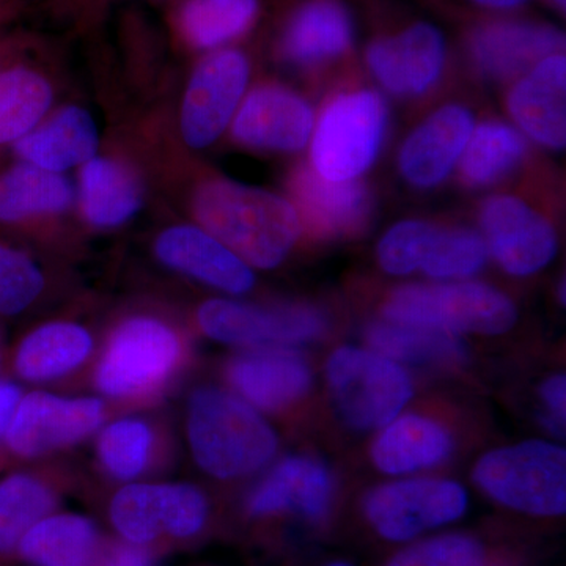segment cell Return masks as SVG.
Returning a JSON list of instances; mask_svg holds the SVG:
<instances>
[{"label": "cell", "instance_id": "obj_1", "mask_svg": "<svg viewBox=\"0 0 566 566\" xmlns=\"http://www.w3.org/2000/svg\"><path fill=\"white\" fill-rule=\"evenodd\" d=\"M193 207L205 229L241 260L263 270L277 266L300 238V216L292 205L260 189L207 182Z\"/></svg>", "mask_w": 566, "mask_h": 566}, {"label": "cell", "instance_id": "obj_2", "mask_svg": "<svg viewBox=\"0 0 566 566\" xmlns=\"http://www.w3.org/2000/svg\"><path fill=\"white\" fill-rule=\"evenodd\" d=\"M188 434L197 463L219 479L252 474L277 449L270 424L251 406L223 390L193 394Z\"/></svg>", "mask_w": 566, "mask_h": 566}, {"label": "cell", "instance_id": "obj_3", "mask_svg": "<svg viewBox=\"0 0 566 566\" xmlns=\"http://www.w3.org/2000/svg\"><path fill=\"white\" fill-rule=\"evenodd\" d=\"M475 482L499 504L536 516L564 515L566 455L542 441L486 453L475 465Z\"/></svg>", "mask_w": 566, "mask_h": 566}, {"label": "cell", "instance_id": "obj_4", "mask_svg": "<svg viewBox=\"0 0 566 566\" xmlns=\"http://www.w3.org/2000/svg\"><path fill=\"white\" fill-rule=\"evenodd\" d=\"M392 323L457 333L502 334L516 322V308L504 294L482 283L408 285L385 307Z\"/></svg>", "mask_w": 566, "mask_h": 566}, {"label": "cell", "instance_id": "obj_5", "mask_svg": "<svg viewBox=\"0 0 566 566\" xmlns=\"http://www.w3.org/2000/svg\"><path fill=\"white\" fill-rule=\"evenodd\" d=\"M327 381L346 422L363 430L392 422L412 394L403 368L385 356L352 346L331 356Z\"/></svg>", "mask_w": 566, "mask_h": 566}, {"label": "cell", "instance_id": "obj_6", "mask_svg": "<svg viewBox=\"0 0 566 566\" xmlns=\"http://www.w3.org/2000/svg\"><path fill=\"white\" fill-rule=\"evenodd\" d=\"M387 111L375 92L340 96L324 111L316 129V172L331 181H349L375 161L385 136Z\"/></svg>", "mask_w": 566, "mask_h": 566}, {"label": "cell", "instance_id": "obj_7", "mask_svg": "<svg viewBox=\"0 0 566 566\" xmlns=\"http://www.w3.org/2000/svg\"><path fill=\"white\" fill-rule=\"evenodd\" d=\"M177 335L151 318H134L112 335L98 367L99 389L111 397H132L155 389L180 359Z\"/></svg>", "mask_w": 566, "mask_h": 566}, {"label": "cell", "instance_id": "obj_8", "mask_svg": "<svg viewBox=\"0 0 566 566\" xmlns=\"http://www.w3.org/2000/svg\"><path fill=\"white\" fill-rule=\"evenodd\" d=\"M464 488L447 480H406L376 488L365 501V515L379 535L408 542L430 528L464 515Z\"/></svg>", "mask_w": 566, "mask_h": 566}, {"label": "cell", "instance_id": "obj_9", "mask_svg": "<svg viewBox=\"0 0 566 566\" xmlns=\"http://www.w3.org/2000/svg\"><path fill=\"white\" fill-rule=\"evenodd\" d=\"M208 502L191 485H147L123 488L111 505V520L123 538L133 545H147L167 534L189 538L202 531Z\"/></svg>", "mask_w": 566, "mask_h": 566}, {"label": "cell", "instance_id": "obj_10", "mask_svg": "<svg viewBox=\"0 0 566 566\" xmlns=\"http://www.w3.org/2000/svg\"><path fill=\"white\" fill-rule=\"evenodd\" d=\"M243 52H212L193 73L181 112V132L192 148H203L229 125L248 84Z\"/></svg>", "mask_w": 566, "mask_h": 566}, {"label": "cell", "instance_id": "obj_11", "mask_svg": "<svg viewBox=\"0 0 566 566\" xmlns=\"http://www.w3.org/2000/svg\"><path fill=\"white\" fill-rule=\"evenodd\" d=\"M96 398H61L35 392L22 398L7 444L21 457H36L91 434L103 420Z\"/></svg>", "mask_w": 566, "mask_h": 566}, {"label": "cell", "instance_id": "obj_12", "mask_svg": "<svg viewBox=\"0 0 566 566\" xmlns=\"http://www.w3.org/2000/svg\"><path fill=\"white\" fill-rule=\"evenodd\" d=\"M203 333L238 345L296 344L318 337L324 319L311 307L259 308L216 300L199 312Z\"/></svg>", "mask_w": 566, "mask_h": 566}, {"label": "cell", "instance_id": "obj_13", "mask_svg": "<svg viewBox=\"0 0 566 566\" xmlns=\"http://www.w3.org/2000/svg\"><path fill=\"white\" fill-rule=\"evenodd\" d=\"M480 221L491 251L510 274H534L556 256L557 237L551 223L515 197L488 200Z\"/></svg>", "mask_w": 566, "mask_h": 566}, {"label": "cell", "instance_id": "obj_14", "mask_svg": "<svg viewBox=\"0 0 566 566\" xmlns=\"http://www.w3.org/2000/svg\"><path fill=\"white\" fill-rule=\"evenodd\" d=\"M444 36L428 22H417L368 46L367 62L389 91L416 95L430 87L444 69Z\"/></svg>", "mask_w": 566, "mask_h": 566}, {"label": "cell", "instance_id": "obj_15", "mask_svg": "<svg viewBox=\"0 0 566 566\" xmlns=\"http://www.w3.org/2000/svg\"><path fill=\"white\" fill-rule=\"evenodd\" d=\"M564 43L562 32L551 25L495 21L472 32L469 50L483 73L505 80L558 54Z\"/></svg>", "mask_w": 566, "mask_h": 566}, {"label": "cell", "instance_id": "obj_16", "mask_svg": "<svg viewBox=\"0 0 566 566\" xmlns=\"http://www.w3.org/2000/svg\"><path fill=\"white\" fill-rule=\"evenodd\" d=\"M312 125L311 107L300 96L283 88L264 87L245 99L233 134L249 147L293 151L307 144Z\"/></svg>", "mask_w": 566, "mask_h": 566}, {"label": "cell", "instance_id": "obj_17", "mask_svg": "<svg viewBox=\"0 0 566 566\" xmlns=\"http://www.w3.org/2000/svg\"><path fill=\"white\" fill-rule=\"evenodd\" d=\"M292 192L304 221L319 237L359 233L370 219V193L359 182L326 180L303 167L293 175Z\"/></svg>", "mask_w": 566, "mask_h": 566}, {"label": "cell", "instance_id": "obj_18", "mask_svg": "<svg viewBox=\"0 0 566 566\" xmlns=\"http://www.w3.org/2000/svg\"><path fill=\"white\" fill-rule=\"evenodd\" d=\"M566 61L564 55H549L536 63L512 95L510 112L521 128L539 144L564 148L566 139Z\"/></svg>", "mask_w": 566, "mask_h": 566}, {"label": "cell", "instance_id": "obj_19", "mask_svg": "<svg viewBox=\"0 0 566 566\" xmlns=\"http://www.w3.org/2000/svg\"><path fill=\"white\" fill-rule=\"evenodd\" d=\"M156 253L167 266L229 293H244L253 285L252 271L237 253L193 227L164 232Z\"/></svg>", "mask_w": 566, "mask_h": 566}, {"label": "cell", "instance_id": "obj_20", "mask_svg": "<svg viewBox=\"0 0 566 566\" xmlns=\"http://www.w3.org/2000/svg\"><path fill=\"white\" fill-rule=\"evenodd\" d=\"M471 114L460 106L436 112L408 140L400 155L401 172L412 185H438L471 139Z\"/></svg>", "mask_w": 566, "mask_h": 566}, {"label": "cell", "instance_id": "obj_21", "mask_svg": "<svg viewBox=\"0 0 566 566\" xmlns=\"http://www.w3.org/2000/svg\"><path fill=\"white\" fill-rule=\"evenodd\" d=\"M333 501V480L324 465L308 458H289L253 491L249 512L253 516L296 512L322 520Z\"/></svg>", "mask_w": 566, "mask_h": 566}, {"label": "cell", "instance_id": "obj_22", "mask_svg": "<svg viewBox=\"0 0 566 566\" xmlns=\"http://www.w3.org/2000/svg\"><path fill=\"white\" fill-rule=\"evenodd\" d=\"M229 381L259 408L279 409L307 392L311 371L297 354L264 349L233 359L229 365Z\"/></svg>", "mask_w": 566, "mask_h": 566}, {"label": "cell", "instance_id": "obj_23", "mask_svg": "<svg viewBox=\"0 0 566 566\" xmlns=\"http://www.w3.org/2000/svg\"><path fill=\"white\" fill-rule=\"evenodd\" d=\"M352 43V17L340 0H307L283 32L282 51L290 61L311 65L345 54Z\"/></svg>", "mask_w": 566, "mask_h": 566}, {"label": "cell", "instance_id": "obj_24", "mask_svg": "<svg viewBox=\"0 0 566 566\" xmlns=\"http://www.w3.org/2000/svg\"><path fill=\"white\" fill-rule=\"evenodd\" d=\"M98 148V132L91 115L80 107H66L46 125L18 142L22 158L41 169L65 170L88 161Z\"/></svg>", "mask_w": 566, "mask_h": 566}, {"label": "cell", "instance_id": "obj_25", "mask_svg": "<svg viewBox=\"0 0 566 566\" xmlns=\"http://www.w3.org/2000/svg\"><path fill=\"white\" fill-rule=\"evenodd\" d=\"M452 441L441 424L419 416L398 419L375 442L371 457L386 474H408L449 457Z\"/></svg>", "mask_w": 566, "mask_h": 566}, {"label": "cell", "instance_id": "obj_26", "mask_svg": "<svg viewBox=\"0 0 566 566\" xmlns=\"http://www.w3.org/2000/svg\"><path fill=\"white\" fill-rule=\"evenodd\" d=\"M18 549L32 566H91L98 532L87 517H44L24 535Z\"/></svg>", "mask_w": 566, "mask_h": 566}, {"label": "cell", "instance_id": "obj_27", "mask_svg": "<svg viewBox=\"0 0 566 566\" xmlns=\"http://www.w3.org/2000/svg\"><path fill=\"white\" fill-rule=\"evenodd\" d=\"M85 218L98 227L120 226L139 210L142 189L128 167L112 159L85 164L81 185Z\"/></svg>", "mask_w": 566, "mask_h": 566}, {"label": "cell", "instance_id": "obj_28", "mask_svg": "<svg viewBox=\"0 0 566 566\" xmlns=\"http://www.w3.org/2000/svg\"><path fill=\"white\" fill-rule=\"evenodd\" d=\"M91 349V334L84 327L71 323L46 324L22 342L17 370L29 381H48L80 367Z\"/></svg>", "mask_w": 566, "mask_h": 566}, {"label": "cell", "instance_id": "obj_29", "mask_svg": "<svg viewBox=\"0 0 566 566\" xmlns=\"http://www.w3.org/2000/svg\"><path fill=\"white\" fill-rule=\"evenodd\" d=\"M73 200L70 182L41 167H14L0 177V221L65 210Z\"/></svg>", "mask_w": 566, "mask_h": 566}, {"label": "cell", "instance_id": "obj_30", "mask_svg": "<svg viewBox=\"0 0 566 566\" xmlns=\"http://www.w3.org/2000/svg\"><path fill=\"white\" fill-rule=\"evenodd\" d=\"M368 342L382 356L412 364H458L465 357L464 345L447 331L412 324H375Z\"/></svg>", "mask_w": 566, "mask_h": 566}, {"label": "cell", "instance_id": "obj_31", "mask_svg": "<svg viewBox=\"0 0 566 566\" xmlns=\"http://www.w3.org/2000/svg\"><path fill=\"white\" fill-rule=\"evenodd\" d=\"M259 0H188L180 11L182 36L193 48L211 50L248 31Z\"/></svg>", "mask_w": 566, "mask_h": 566}, {"label": "cell", "instance_id": "obj_32", "mask_svg": "<svg viewBox=\"0 0 566 566\" xmlns=\"http://www.w3.org/2000/svg\"><path fill=\"white\" fill-rule=\"evenodd\" d=\"M54 509L50 488L31 475L0 482V554H10L36 523Z\"/></svg>", "mask_w": 566, "mask_h": 566}, {"label": "cell", "instance_id": "obj_33", "mask_svg": "<svg viewBox=\"0 0 566 566\" xmlns=\"http://www.w3.org/2000/svg\"><path fill=\"white\" fill-rule=\"evenodd\" d=\"M50 84L31 70L0 74V144L31 132L50 107Z\"/></svg>", "mask_w": 566, "mask_h": 566}, {"label": "cell", "instance_id": "obj_34", "mask_svg": "<svg viewBox=\"0 0 566 566\" xmlns=\"http://www.w3.org/2000/svg\"><path fill=\"white\" fill-rule=\"evenodd\" d=\"M465 147L464 178L475 186L501 180L504 175L515 169L526 151L523 137L502 123L480 126Z\"/></svg>", "mask_w": 566, "mask_h": 566}, {"label": "cell", "instance_id": "obj_35", "mask_svg": "<svg viewBox=\"0 0 566 566\" xmlns=\"http://www.w3.org/2000/svg\"><path fill=\"white\" fill-rule=\"evenodd\" d=\"M153 434L142 420L123 419L103 431L98 453L104 468L118 479H133L150 460Z\"/></svg>", "mask_w": 566, "mask_h": 566}, {"label": "cell", "instance_id": "obj_36", "mask_svg": "<svg viewBox=\"0 0 566 566\" xmlns=\"http://www.w3.org/2000/svg\"><path fill=\"white\" fill-rule=\"evenodd\" d=\"M485 256V244L479 234L463 229H436L422 270L439 279L465 277L483 266Z\"/></svg>", "mask_w": 566, "mask_h": 566}, {"label": "cell", "instance_id": "obj_37", "mask_svg": "<svg viewBox=\"0 0 566 566\" xmlns=\"http://www.w3.org/2000/svg\"><path fill=\"white\" fill-rule=\"evenodd\" d=\"M389 566H485V549L472 536H434L406 547Z\"/></svg>", "mask_w": 566, "mask_h": 566}, {"label": "cell", "instance_id": "obj_38", "mask_svg": "<svg viewBox=\"0 0 566 566\" xmlns=\"http://www.w3.org/2000/svg\"><path fill=\"white\" fill-rule=\"evenodd\" d=\"M436 227L427 222L398 223L379 244V263L390 274H408L420 270L433 240Z\"/></svg>", "mask_w": 566, "mask_h": 566}, {"label": "cell", "instance_id": "obj_39", "mask_svg": "<svg viewBox=\"0 0 566 566\" xmlns=\"http://www.w3.org/2000/svg\"><path fill=\"white\" fill-rule=\"evenodd\" d=\"M43 289V275L20 252L0 245V312L7 315L24 311Z\"/></svg>", "mask_w": 566, "mask_h": 566}, {"label": "cell", "instance_id": "obj_40", "mask_svg": "<svg viewBox=\"0 0 566 566\" xmlns=\"http://www.w3.org/2000/svg\"><path fill=\"white\" fill-rule=\"evenodd\" d=\"M543 401L549 409L551 417L549 427H554L553 430H557L564 427L565 422V397H566V379L564 375L553 376L547 379L545 385L542 387Z\"/></svg>", "mask_w": 566, "mask_h": 566}, {"label": "cell", "instance_id": "obj_41", "mask_svg": "<svg viewBox=\"0 0 566 566\" xmlns=\"http://www.w3.org/2000/svg\"><path fill=\"white\" fill-rule=\"evenodd\" d=\"M102 566H153V558L139 545H122L104 557Z\"/></svg>", "mask_w": 566, "mask_h": 566}, {"label": "cell", "instance_id": "obj_42", "mask_svg": "<svg viewBox=\"0 0 566 566\" xmlns=\"http://www.w3.org/2000/svg\"><path fill=\"white\" fill-rule=\"evenodd\" d=\"M20 401V387L9 381H0V438H6Z\"/></svg>", "mask_w": 566, "mask_h": 566}, {"label": "cell", "instance_id": "obj_43", "mask_svg": "<svg viewBox=\"0 0 566 566\" xmlns=\"http://www.w3.org/2000/svg\"><path fill=\"white\" fill-rule=\"evenodd\" d=\"M476 6L486 7V9H516L524 6L528 0H472Z\"/></svg>", "mask_w": 566, "mask_h": 566}, {"label": "cell", "instance_id": "obj_44", "mask_svg": "<svg viewBox=\"0 0 566 566\" xmlns=\"http://www.w3.org/2000/svg\"><path fill=\"white\" fill-rule=\"evenodd\" d=\"M553 2L558 9L565 10V0H553Z\"/></svg>", "mask_w": 566, "mask_h": 566}, {"label": "cell", "instance_id": "obj_45", "mask_svg": "<svg viewBox=\"0 0 566 566\" xmlns=\"http://www.w3.org/2000/svg\"><path fill=\"white\" fill-rule=\"evenodd\" d=\"M329 566H352V565L342 564V562H338V564H333V565H329Z\"/></svg>", "mask_w": 566, "mask_h": 566}]
</instances>
